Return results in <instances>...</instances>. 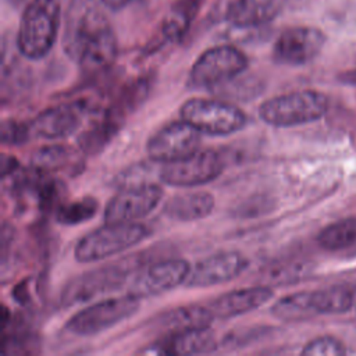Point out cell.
<instances>
[{
  "instance_id": "6da1fadb",
  "label": "cell",
  "mask_w": 356,
  "mask_h": 356,
  "mask_svg": "<svg viewBox=\"0 0 356 356\" xmlns=\"http://www.w3.org/2000/svg\"><path fill=\"white\" fill-rule=\"evenodd\" d=\"M100 0H72L65 17V53L86 74H96L115 58L117 40Z\"/></svg>"
},
{
  "instance_id": "7a4b0ae2",
  "label": "cell",
  "mask_w": 356,
  "mask_h": 356,
  "mask_svg": "<svg viewBox=\"0 0 356 356\" xmlns=\"http://www.w3.org/2000/svg\"><path fill=\"white\" fill-rule=\"evenodd\" d=\"M60 25L58 0H31L22 13L17 44L29 60L43 58L53 47Z\"/></svg>"
},
{
  "instance_id": "3957f363",
  "label": "cell",
  "mask_w": 356,
  "mask_h": 356,
  "mask_svg": "<svg viewBox=\"0 0 356 356\" xmlns=\"http://www.w3.org/2000/svg\"><path fill=\"white\" fill-rule=\"evenodd\" d=\"M150 235L140 222H106L83 235L75 245L74 256L79 263H95L118 254Z\"/></svg>"
},
{
  "instance_id": "277c9868",
  "label": "cell",
  "mask_w": 356,
  "mask_h": 356,
  "mask_svg": "<svg viewBox=\"0 0 356 356\" xmlns=\"http://www.w3.org/2000/svg\"><path fill=\"white\" fill-rule=\"evenodd\" d=\"M327 107L325 95L316 90H298L263 102L259 106V118L267 125L288 128L321 118Z\"/></svg>"
},
{
  "instance_id": "5b68a950",
  "label": "cell",
  "mask_w": 356,
  "mask_h": 356,
  "mask_svg": "<svg viewBox=\"0 0 356 356\" xmlns=\"http://www.w3.org/2000/svg\"><path fill=\"white\" fill-rule=\"evenodd\" d=\"M179 114L200 134L210 136H228L248 124V117L239 107L216 99H189L181 106Z\"/></svg>"
},
{
  "instance_id": "8992f818",
  "label": "cell",
  "mask_w": 356,
  "mask_h": 356,
  "mask_svg": "<svg viewBox=\"0 0 356 356\" xmlns=\"http://www.w3.org/2000/svg\"><path fill=\"white\" fill-rule=\"evenodd\" d=\"M248 67L246 56L234 46H216L203 51L193 63L188 86L191 89H211L225 85L239 76Z\"/></svg>"
},
{
  "instance_id": "52a82bcc",
  "label": "cell",
  "mask_w": 356,
  "mask_h": 356,
  "mask_svg": "<svg viewBox=\"0 0 356 356\" xmlns=\"http://www.w3.org/2000/svg\"><path fill=\"white\" fill-rule=\"evenodd\" d=\"M139 306L140 299L131 293L99 300L72 314L67 320L65 328L79 337L96 335L129 318Z\"/></svg>"
},
{
  "instance_id": "ba28073f",
  "label": "cell",
  "mask_w": 356,
  "mask_h": 356,
  "mask_svg": "<svg viewBox=\"0 0 356 356\" xmlns=\"http://www.w3.org/2000/svg\"><path fill=\"white\" fill-rule=\"evenodd\" d=\"M225 160L220 152L206 149L163 164L159 170L161 182L177 188H195L206 185L224 171Z\"/></svg>"
},
{
  "instance_id": "9c48e42d",
  "label": "cell",
  "mask_w": 356,
  "mask_h": 356,
  "mask_svg": "<svg viewBox=\"0 0 356 356\" xmlns=\"http://www.w3.org/2000/svg\"><path fill=\"white\" fill-rule=\"evenodd\" d=\"M132 266L128 260H121L72 278L61 292V303L72 306L92 300L96 296L117 291L127 281Z\"/></svg>"
},
{
  "instance_id": "30bf717a",
  "label": "cell",
  "mask_w": 356,
  "mask_h": 356,
  "mask_svg": "<svg viewBox=\"0 0 356 356\" xmlns=\"http://www.w3.org/2000/svg\"><path fill=\"white\" fill-rule=\"evenodd\" d=\"M163 189L154 182L122 186L106 204V222H136L147 217L161 202Z\"/></svg>"
},
{
  "instance_id": "8fae6325",
  "label": "cell",
  "mask_w": 356,
  "mask_h": 356,
  "mask_svg": "<svg viewBox=\"0 0 356 356\" xmlns=\"http://www.w3.org/2000/svg\"><path fill=\"white\" fill-rule=\"evenodd\" d=\"M200 132L181 118L163 125L146 143V153L154 163L165 164L199 150Z\"/></svg>"
},
{
  "instance_id": "7c38bea8",
  "label": "cell",
  "mask_w": 356,
  "mask_h": 356,
  "mask_svg": "<svg viewBox=\"0 0 356 356\" xmlns=\"http://www.w3.org/2000/svg\"><path fill=\"white\" fill-rule=\"evenodd\" d=\"M191 264L184 259H164L142 267L131 282L128 293L143 299L161 295L178 285H184Z\"/></svg>"
},
{
  "instance_id": "4fadbf2b",
  "label": "cell",
  "mask_w": 356,
  "mask_h": 356,
  "mask_svg": "<svg viewBox=\"0 0 356 356\" xmlns=\"http://www.w3.org/2000/svg\"><path fill=\"white\" fill-rule=\"evenodd\" d=\"M92 108V103L85 99L49 107L29 122L32 136L43 139L67 138L78 131L82 120Z\"/></svg>"
},
{
  "instance_id": "5bb4252c",
  "label": "cell",
  "mask_w": 356,
  "mask_h": 356,
  "mask_svg": "<svg viewBox=\"0 0 356 356\" xmlns=\"http://www.w3.org/2000/svg\"><path fill=\"white\" fill-rule=\"evenodd\" d=\"M248 266L249 260L241 252H218L191 266V271L184 285L188 288H207L225 284L239 277Z\"/></svg>"
},
{
  "instance_id": "9a60e30c",
  "label": "cell",
  "mask_w": 356,
  "mask_h": 356,
  "mask_svg": "<svg viewBox=\"0 0 356 356\" xmlns=\"http://www.w3.org/2000/svg\"><path fill=\"white\" fill-rule=\"evenodd\" d=\"M324 43V33L316 28H289L277 38L273 47V57L280 64L303 65L321 51Z\"/></svg>"
},
{
  "instance_id": "2e32d148",
  "label": "cell",
  "mask_w": 356,
  "mask_h": 356,
  "mask_svg": "<svg viewBox=\"0 0 356 356\" xmlns=\"http://www.w3.org/2000/svg\"><path fill=\"white\" fill-rule=\"evenodd\" d=\"M218 341L214 331L207 327H195L168 334L164 339L157 342L152 350L145 353L154 355H207L218 349Z\"/></svg>"
},
{
  "instance_id": "e0dca14e",
  "label": "cell",
  "mask_w": 356,
  "mask_h": 356,
  "mask_svg": "<svg viewBox=\"0 0 356 356\" xmlns=\"http://www.w3.org/2000/svg\"><path fill=\"white\" fill-rule=\"evenodd\" d=\"M274 292L270 286L259 285L225 292L207 303L214 318L228 320L250 313L266 305Z\"/></svg>"
},
{
  "instance_id": "ac0fdd59",
  "label": "cell",
  "mask_w": 356,
  "mask_h": 356,
  "mask_svg": "<svg viewBox=\"0 0 356 356\" xmlns=\"http://www.w3.org/2000/svg\"><path fill=\"white\" fill-rule=\"evenodd\" d=\"M278 11V0H224L221 17L236 28H254L271 21Z\"/></svg>"
},
{
  "instance_id": "d6986e66",
  "label": "cell",
  "mask_w": 356,
  "mask_h": 356,
  "mask_svg": "<svg viewBox=\"0 0 356 356\" xmlns=\"http://www.w3.org/2000/svg\"><path fill=\"white\" fill-rule=\"evenodd\" d=\"M214 204V196L209 192H184L170 197L163 207V213L172 221L192 222L210 216Z\"/></svg>"
},
{
  "instance_id": "ffe728a7",
  "label": "cell",
  "mask_w": 356,
  "mask_h": 356,
  "mask_svg": "<svg viewBox=\"0 0 356 356\" xmlns=\"http://www.w3.org/2000/svg\"><path fill=\"white\" fill-rule=\"evenodd\" d=\"M216 320L211 314L207 305H186L179 306L167 313H163L156 318V327L167 331V334L195 328V327H207L211 321Z\"/></svg>"
},
{
  "instance_id": "44dd1931",
  "label": "cell",
  "mask_w": 356,
  "mask_h": 356,
  "mask_svg": "<svg viewBox=\"0 0 356 356\" xmlns=\"http://www.w3.org/2000/svg\"><path fill=\"white\" fill-rule=\"evenodd\" d=\"M122 120L113 115L107 110L102 114L100 120L93 122L90 128H88L78 139L79 150L88 156H93L102 152L108 142L117 135L120 128L122 127Z\"/></svg>"
},
{
  "instance_id": "7402d4cb",
  "label": "cell",
  "mask_w": 356,
  "mask_h": 356,
  "mask_svg": "<svg viewBox=\"0 0 356 356\" xmlns=\"http://www.w3.org/2000/svg\"><path fill=\"white\" fill-rule=\"evenodd\" d=\"M32 167L47 174L54 171L75 170L82 165L78 153L65 145H50L40 147L32 154Z\"/></svg>"
},
{
  "instance_id": "603a6c76",
  "label": "cell",
  "mask_w": 356,
  "mask_h": 356,
  "mask_svg": "<svg viewBox=\"0 0 356 356\" xmlns=\"http://www.w3.org/2000/svg\"><path fill=\"white\" fill-rule=\"evenodd\" d=\"M353 295L343 286H331L310 292V305L314 314L343 313L352 306Z\"/></svg>"
},
{
  "instance_id": "cb8c5ba5",
  "label": "cell",
  "mask_w": 356,
  "mask_h": 356,
  "mask_svg": "<svg viewBox=\"0 0 356 356\" xmlns=\"http://www.w3.org/2000/svg\"><path fill=\"white\" fill-rule=\"evenodd\" d=\"M271 314L282 321H298L314 314L310 305V292L286 295L271 306Z\"/></svg>"
},
{
  "instance_id": "d4e9b609",
  "label": "cell",
  "mask_w": 356,
  "mask_h": 356,
  "mask_svg": "<svg viewBox=\"0 0 356 356\" xmlns=\"http://www.w3.org/2000/svg\"><path fill=\"white\" fill-rule=\"evenodd\" d=\"M97 210V200L95 197L85 196L72 202L60 203L54 210V218L63 225H76L93 218Z\"/></svg>"
},
{
  "instance_id": "484cf974",
  "label": "cell",
  "mask_w": 356,
  "mask_h": 356,
  "mask_svg": "<svg viewBox=\"0 0 356 356\" xmlns=\"http://www.w3.org/2000/svg\"><path fill=\"white\" fill-rule=\"evenodd\" d=\"M317 242L327 250L345 249L356 242V218L342 220L325 227L317 236Z\"/></svg>"
},
{
  "instance_id": "4316f807",
  "label": "cell",
  "mask_w": 356,
  "mask_h": 356,
  "mask_svg": "<svg viewBox=\"0 0 356 356\" xmlns=\"http://www.w3.org/2000/svg\"><path fill=\"white\" fill-rule=\"evenodd\" d=\"M195 4H196L195 0H186L171 13V15L165 19V24H164L165 38L178 39L184 35L193 15Z\"/></svg>"
},
{
  "instance_id": "83f0119b",
  "label": "cell",
  "mask_w": 356,
  "mask_h": 356,
  "mask_svg": "<svg viewBox=\"0 0 356 356\" xmlns=\"http://www.w3.org/2000/svg\"><path fill=\"white\" fill-rule=\"evenodd\" d=\"M32 136L29 124L15 120H4L1 122V142L3 145L19 146L26 143Z\"/></svg>"
},
{
  "instance_id": "f1b7e54d",
  "label": "cell",
  "mask_w": 356,
  "mask_h": 356,
  "mask_svg": "<svg viewBox=\"0 0 356 356\" xmlns=\"http://www.w3.org/2000/svg\"><path fill=\"white\" fill-rule=\"evenodd\" d=\"M343 353V345L332 337L316 338L302 349V355L306 356H339Z\"/></svg>"
},
{
  "instance_id": "f546056e",
  "label": "cell",
  "mask_w": 356,
  "mask_h": 356,
  "mask_svg": "<svg viewBox=\"0 0 356 356\" xmlns=\"http://www.w3.org/2000/svg\"><path fill=\"white\" fill-rule=\"evenodd\" d=\"M106 7H110V8H122L128 4H131L132 1L135 0H100Z\"/></svg>"
},
{
  "instance_id": "4dcf8cb0",
  "label": "cell",
  "mask_w": 356,
  "mask_h": 356,
  "mask_svg": "<svg viewBox=\"0 0 356 356\" xmlns=\"http://www.w3.org/2000/svg\"><path fill=\"white\" fill-rule=\"evenodd\" d=\"M346 82L352 83V85H356V71H352V72H348L343 78Z\"/></svg>"
},
{
  "instance_id": "1f68e13d",
  "label": "cell",
  "mask_w": 356,
  "mask_h": 356,
  "mask_svg": "<svg viewBox=\"0 0 356 356\" xmlns=\"http://www.w3.org/2000/svg\"><path fill=\"white\" fill-rule=\"evenodd\" d=\"M10 3H14V4H21V3H25V1H31V0H8Z\"/></svg>"
}]
</instances>
